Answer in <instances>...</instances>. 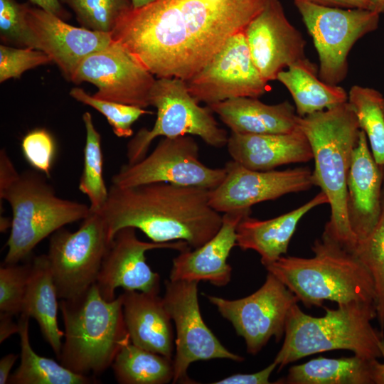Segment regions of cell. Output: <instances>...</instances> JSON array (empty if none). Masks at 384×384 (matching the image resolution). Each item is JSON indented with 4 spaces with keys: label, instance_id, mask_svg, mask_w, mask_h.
Instances as JSON below:
<instances>
[{
    "label": "cell",
    "instance_id": "4316f807",
    "mask_svg": "<svg viewBox=\"0 0 384 384\" xmlns=\"http://www.w3.org/2000/svg\"><path fill=\"white\" fill-rule=\"evenodd\" d=\"M318 68L306 58L282 70L277 77L290 92L297 115L305 117L348 102V94L317 77Z\"/></svg>",
    "mask_w": 384,
    "mask_h": 384
},
{
    "label": "cell",
    "instance_id": "b9f144b4",
    "mask_svg": "<svg viewBox=\"0 0 384 384\" xmlns=\"http://www.w3.org/2000/svg\"><path fill=\"white\" fill-rule=\"evenodd\" d=\"M38 8L51 13L62 19L68 18L70 14L61 5L60 0H29Z\"/></svg>",
    "mask_w": 384,
    "mask_h": 384
},
{
    "label": "cell",
    "instance_id": "836d02e7",
    "mask_svg": "<svg viewBox=\"0 0 384 384\" xmlns=\"http://www.w3.org/2000/svg\"><path fill=\"white\" fill-rule=\"evenodd\" d=\"M70 6L81 27L111 33L132 8V0H60Z\"/></svg>",
    "mask_w": 384,
    "mask_h": 384
},
{
    "label": "cell",
    "instance_id": "1f68e13d",
    "mask_svg": "<svg viewBox=\"0 0 384 384\" xmlns=\"http://www.w3.org/2000/svg\"><path fill=\"white\" fill-rule=\"evenodd\" d=\"M82 121L86 137L83 151V168L78 188L88 198L90 210H99L105 203L109 193L102 173L101 136L94 125L90 112L83 114Z\"/></svg>",
    "mask_w": 384,
    "mask_h": 384
},
{
    "label": "cell",
    "instance_id": "7bdbcfd3",
    "mask_svg": "<svg viewBox=\"0 0 384 384\" xmlns=\"http://www.w3.org/2000/svg\"><path fill=\"white\" fill-rule=\"evenodd\" d=\"M14 315L6 313H0V343H3L14 334H18V323L13 321Z\"/></svg>",
    "mask_w": 384,
    "mask_h": 384
},
{
    "label": "cell",
    "instance_id": "277c9868",
    "mask_svg": "<svg viewBox=\"0 0 384 384\" xmlns=\"http://www.w3.org/2000/svg\"><path fill=\"white\" fill-rule=\"evenodd\" d=\"M36 170L18 173L5 149L0 151V199L11 208L4 264L26 259L35 247L65 225L85 219L90 206L60 198Z\"/></svg>",
    "mask_w": 384,
    "mask_h": 384
},
{
    "label": "cell",
    "instance_id": "ffe728a7",
    "mask_svg": "<svg viewBox=\"0 0 384 384\" xmlns=\"http://www.w3.org/2000/svg\"><path fill=\"white\" fill-rule=\"evenodd\" d=\"M384 172L375 162L366 133L361 129L347 178L346 208L357 244L376 225L381 213Z\"/></svg>",
    "mask_w": 384,
    "mask_h": 384
},
{
    "label": "cell",
    "instance_id": "f1b7e54d",
    "mask_svg": "<svg viewBox=\"0 0 384 384\" xmlns=\"http://www.w3.org/2000/svg\"><path fill=\"white\" fill-rule=\"evenodd\" d=\"M28 317L21 315L18 320L21 362L10 375L9 384H90L97 380L73 372L53 359L36 353L30 343Z\"/></svg>",
    "mask_w": 384,
    "mask_h": 384
},
{
    "label": "cell",
    "instance_id": "9c48e42d",
    "mask_svg": "<svg viewBox=\"0 0 384 384\" xmlns=\"http://www.w3.org/2000/svg\"><path fill=\"white\" fill-rule=\"evenodd\" d=\"M110 243L99 210H90L77 230L62 228L50 235L46 256L60 299L75 298L96 283Z\"/></svg>",
    "mask_w": 384,
    "mask_h": 384
},
{
    "label": "cell",
    "instance_id": "e575fe53",
    "mask_svg": "<svg viewBox=\"0 0 384 384\" xmlns=\"http://www.w3.org/2000/svg\"><path fill=\"white\" fill-rule=\"evenodd\" d=\"M69 94L75 100L102 114L118 137L132 136V124L142 115L151 113L144 108L96 98L80 87H73Z\"/></svg>",
    "mask_w": 384,
    "mask_h": 384
},
{
    "label": "cell",
    "instance_id": "d6a6232c",
    "mask_svg": "<svg viewBox=\"0 0 384 384\" xmlns=\"http://www.w3.org/2000/svg\"><path fill=\"white\" fill-rule=\"evenodd\" d=\"M370 273L376 293V310L380 330L384 331V184L381 213L371 233L358 242L353 252Z\"/></svg>",
    "mask_w": 384,
    "mask_h": 384
},
{
    "label": "cell",
    "instance_id": "9a60e30c",
    "mask_svg": "<svg viewBox=\"0 0 384 384\" xmlns=\"http://www.w3.org/2000/svg\"><path fill=\"white\" fill-rule=\"evenodd\" d=\"M151 73L121 43L112 41L85 57L72 82H90L97 87L96 98L142 108L150 105L156 81Z\"/></svg>",
    "mask_w": 384,
    "mask_h": 384
},
{
    "label": "cell",
    "instance_id": "d4e9b609",
    "mask_svg": "<svg viewBox=\"0 0 384 384\" xmlns=\"http://www.w3.org/2000/svg\"><path fill=\"white\" fill-rule=\"evenodd\" d=\"M208 106L235 134H283L299 128L295 107L288 101L267 105L258 98L243 97Z\"/></svg>",
    "mask_w": 384,
    "mask_h": 384
},
{
    "label": "cell",
    "instance_id": "cb8c5ba5",
    "mask_svg": "<svg viewBox=\"0 0 384 384\" xmlns=\"http://www.w3.org/2000/svg\"><path fill=\"white\" fill-rule=\"evenodd\" d=\"M325 203H329V199L321 191L302 206L272 219L262 220L245 215L237 226L236 246L242 250L256 251L265 267L287 253L301 218L314 208Z\"/></svg>",
    "mask_w": 384,
    "mask_h": 384
},
{
    "label": "cell",
    "instance_id": "7402d4cb",
    "mask_svg": "<svg viewBox=\"0 0 384 384\" xmlns=\"http://www.w3.org/2000/svg\"><path fill=\"white\" fill-rule=\"evenodd\" d=\"M233 160L257 171L313 159L310 143L299 129L283 134H240L231 132L226 145Z\"/></svg>",
    "mask_w": 384,
    "mask_h": 384
},
{
    "label": "cell",
    "instance_id": "f35d334b",
    "mask_svg": "<svg viewBox=\"0 0 384 384\" xmlns=\"http://www.w3.org/2000/svg\"><path fill=\"white\" fill-rule=\"evenodd\" d=\"M25 159L47 178L50 177L56 146L51 134L44 129H36L25 135L21 142Z\"/></svg>",
    "mask_w": 384,
    "mask_h": 384
},
{
    "label": "cell",
    "instance_id": "7a4b0ae2",
    "mask_svg": "<svg viewBox=\"0 0 384 384\" xmlns=\"http://www.w3.org/2000/svg\"><path fill=\"white\" fill-rule=\"evenodd\" d=\"M210 191L168 183L127 187L111 184L99 211L110 242L118 230L132 227L155 242L183 240L197 248L222 225L223 215L209 203Z\"/></svg>",
    "mask_w": 384,
    "mask_h": 384
},
{
    "label": "cell",
    "instance_id": "7dc6e473",
    "mask_svg": "<svg viewBox=\"0 0 384 384\" xmlns=\"http://www.w3.org/2000/svg\"><path fill=\"white\" fill-rule=\"evenodd\" d=\"M155 0H132L133 8L138 9L153 2Z\"/></svg>",
    "mask_w": 384,
    "mask_h": 384
},
{
    "label": "cell",
    "instance_id": "3957f363",
    "mask_svg": "<svg viewBox=\"0 0 384 384\" xmlns=\"http://www.w3.org/2000/svg\"><path fill=\"white\" fill-rule=\"evenodd\" d=\"M299 128L307 137L313 152L314 186L329 199V220L324 232L351 252L357 240L348 221L347 178L360 125L348 102L305 117H297Z\"/></svg>",
    "mask_w": 384,
    "mask_h": 384
},
{
    "label": "cell",
    "instance_id": "8992f818",
    "mask_svg": "<svg viewBox=\"0 0 384 384\" xmlns=\"http://www.w3.org/2000/svg\"><path fill=\"white\" fill-rule=\"evenodd\" d=\"M325 315L305 314L294 304L287 316L283 344L274 358L279 370L308 356L332 350H348L373 360L382 357L378 342L383 331L374 329L377 318L373 303L351 301L338 304L335 309L323 306Z\"/></svg>",
    "mask_w": 384,
    "mask_h": 384
},
{
    "label": "cell",
    "instance_id": "ac0fdd59",
    "mask_svg": "<svg viewBox=\"0 0 384 384\" xmlns=\"http://www.w3.org/2000/svg\"><path fill=\"white\" fill-rule=\"evenodd\" d=\"M244 32L254 64L267 82L306 58V41L287 19L279 0H268Z\"/></svg>",
    "mask_w": 384,
    "mask_h": 384
},
{
    "label": "cell",
    "instance_id": "ab89813d",
    "mask_svg": "<svg viewBox=\"0 0 384 384\" xmlns=\"http://www.w3.org/2000/svg\"><path fill=\"white\" fill-rule=\"evenodd\" d=\"M277 364L273 361L265 368L253 373H237L213 382L215 384H269L270 377Z\"/></svg>",
    "mask_w": 384,
    "mask_h": 384
},
{
    "label": "cell",
    "instance_id": "603a6c76",
    "mask_svg": "<svg viewBox=\"0 0 384 384\" xmlns=\"http://www.w3.org/2000/svg\"><path fill=\"white\" fill-rule=\"evenodd\" d=\"M120 297L132 343L172 359V319L163 298L139 291H124Z\"/></svg>",
    "mask_w": 384,
    "mask_h": 384
},
{
    "label": "cell",
    "instance_id": "d590c367",
    "mask_svg": "<svg viewBox=\"0 0 384 384\" xmlns=\"http://www.w3.org/2000/svg\"><path fill=\"white\" fill-rule=\"evenodd\" d=\"M28 4L0 0V38L4 44L38 50V43L27 19Z\"/></svg>",
    "mask_w": 384,
    "mask_h": 384
},
{
    "label": "cell",
    "instance_id": "681fc988",
    "mask_svg": "<svg viewBox=\"0 0 384 384\" xmlns=\"http://www.w3.org/2000/svg\"><path fill=\"white\" fill-rule=\"evenodd\" d=\"M383 112H384V98H383Z\"/></svg>",
    "mask_w": 384,
    "mask_h": 384
},
{
    "label": "cell",
    "instance_id": "f6af8a7d",
    "mask_svg": "<svg viewBox=\"0 0 384 384\" xmlns=\"http://www.w3.org/2000/svg\"><path fill=\"white\" fill-rule=\"evenodd\" d=\"M378 347L384 361V338L378 342ZM373 377L374 384H384V361L380 363L378 359L373 361Z\"/></svg>",
    "mask_w": 384,
    "mask_h": 384
},
{
    "label": "cell",
    "instance_id": "8d00e7d4",
    "mask_svg": "<svg viewBox=\"0 0 384 384\" xmlns=\"http://www.w3.org/2000/svg\"><path fill=\"white\" fill-rule=\"evenodd\" d=\"M31 269V261L23 265L4 264L0 267V311L21 314Z\"/></svg>",
    "mask_w": 384,
    "mask_h": 384
},
{
    "label": "cell",
    "instance_id": "4fadbf2b",
    "mask_svg": "<svg viewBox=\"0 0 384 384\" xmlns=\"http://www.w3.org/2000/svg\"><path fill=\"white\" fill-rule=\"evenodd\" d=\"M162 298L176 332L173 383H189L187 370L195 361L244 360L222 345L205 324L200 311L197 282L166 280Z\"/></svg>",
    "mask_w": 384,
    "mask_h": 384
},
{
    "label": "cell",
    "instance_id": "52a82bcc",
    "mask_svg": "<svg viewBox=\"0 0 384 384\" xmlns=\"http://www.w3.org/2000/svg\"><path fill=\"white\" fill-rule=\"evenodd\" d=\"M59 308L65 329L60 363L87 376L105 371L130 341L120 295L107 301L94 284L75 298L60 299Z\"/></svg>",
    "mask_w": 384,
    "mask_h": 384
},
{
    "label": "cell",
    "instance_id": "44dd1931",
    "mask_svg": "<svg viewBox=\"0 0 384 384\" xmlns=\"http://www.w3.org/2000/svg\"><path fill=\"white\" fill-rule=\"evenodd\" d=\"M250 213V209L225 213L221 227L212 238L197 248L180 252L173 260L169 279L205 281L218 287L228 284L232 275L228 257L236 246L237 226Z\"/></svg>",
    "mask_w": 384,
    "mask_h": 384
},
{
    "label": "cell",
    "instance_id": "83f0119b",
    "mask_svg": "<svg viewBox=\"0 0 384 384\" xmlns=\"http://www.w3.org/2000/svg\"><path fill=\"white\" fill-rule=\"evenodd\" d=\"M374 360L356 355L339 358L319 357L291 366L287 376L274 383L374 384Z\"/></svg>",
    "mask_w": 384,
    "mask_h": 384
},
{
    "label": "cell",
    "instance_id": "5b68a950",
    "mask_svg": "<svg viewBox=\"0 0 384 384\" xmlns=\"http://www.w3.org/2000/svg\"><path fill=\"white\" fill-rule=\"evenodd\" d=\"M314 257L282 256L265 266L306 306L358 301L376 305L373 277L353 252L324 233L314 241Z\"/></svg>",
    "mask_w": 384,
    "mask_h": 384
},
{
    "label": "cell",
    "instance_id": "74e56055",
    "mask_svg": "<svg viewBox=\"0 0 384 384\" xmlns=\"http://www.w3.org/2000/svg\"><path fill=\"white\" fill-rule=\"evenodd\" d=\"M51 62V58L42 50L1 44L0 82L19 78L25 71Z\"/></svg>",
    "mask_w": 384,
    "mask_h": 384
},
{
    "label": "cell",
    "instance_id": "484cf974",
    "mask_svg": "<svg viewBox=\"0 0 384 384\" xmlns=\"http://www.w3.org/2000/svg\"><path fill=\"white\" fill-rule=\"evenodd\" d=\"M58 292L46 254L33 257L21 315L34 319L57 357L64 333L58 323Z\"/></svg>",
    "mask_w": 384,
    "mask_h": 384
},
{
    "label": "cell",
    "instance_id": "bcb514c9",
    "mask_svg": "<svg viewBox=\"0 0 384 384\" xmlns=\"http://www.w3.org/2000/svg\"><path fill=\"white\" fill-rule=\"evenodd\" d=\"M371 10L378 14L384 13V0H368Z\"/></svg>",
    "mask_w": 384,
    "mask_h": 384
},
{
    "label": "cell",
    "instance_id": "ee69618b",
    "mask_svg": "<svg viewBox=\"0 0 384 384\" xmlns=\"http://www.w3.org/2000/svg\"><path fill=\"white\" fill-rule=\"evenodd\" d=\"M18 355L9 353L0 361V384L8 383L10 371L18 358Z\"/></svg>",
    "mask_w": 384,
    "mask_h": 384
},
{
    "label": "cell",
    "instance_id": "2e32d148",
    "mask_svg": "<svg viewBox=\"0 0 384 384\" xmlns=\"http://www.w3.org/2000/svg\"><path fill=\"white\" fill-rule=\"evenodd\" d=\"M223 181L210 191L209 203L219 213L250 209L259 203L310 189L312 171L297 167L282 171H257L232 160L225 165Z\"/></svg>",
    "mask_w": 384,
    "mask_h": 384
},
{
    "label": "cell",
    "instance_id": "60d3db41",
    "mask_svg": "<svg viewBox=\"0 0 384 384\" xmlns=\"http://www.w3.org/2000/svg\"><path fill=\"white\" fill-rule=\"evenodd\" d=\"M317 5L344 9H369L368 0H302Z\"/></svg>",
    "mask_w": 384,
    "mask_h": 384
},
{
    "label": "cell",
    "instance_id": "d6986e66",
    "mask_svg": "<svg viewBox=\"0 0 384 384\" xmlns=\"http://www.w3.org/2000/svg\"><path fill=\"white\" fill-rule=\"evenodd\" d=\"M26 19L38 43V50L48 54L70 82L85 57L112 41L110 33L73 26L58 16L29 4Z\"/></svg>",
    "mask_w": 384,
    "mask_h": 384
},
{
    "label": "cell",
    "instance_id": "7c38bea8",
    "mask_svg": "<svg viewBox=\"0 0 384 384\" xmlns=\"http://www.w3.org/2000/svg\"><path fill=\"white\" fill-rule=\"evenodd\" d=\"M267 272L262 286L242 299L206 295L244 338L247 351L252 355L258 353L272 336L276 342L282 339L289 312L299 302L284 283Z\"/></svg>",
    "mask_w": 384,
    "mask_h": 384
},
{
    "label": "cell",
    "instance_id": "4dcf8cb0",
    "mask_svg": "<svg viewBox=\"0 0 384 384\" xmlns=\"http://www.w3.org/2000/svg\"><path fill=\"white\" fill-rule=\"evenodd\" d=\"M383 97L378 90L353 85L348 102L358 119L360 128L366 134L373 156L384 172V112Z\"/></svg>",
    "mask_w": 384,
    "mask_h": 384
},
{
    "label": "cell",
    "instance_id": "ba28073f",
    "mask_svg": "<svg viewBox=\"0 0 384 384\" xmlns=\"http://www.w3.org/2000/svg\"><path fill=\"white\" fill-rule=\"evenodd\" d=\"M150 105L156 109L155 123L151 129H139L128 143V164L143 159L151 142L159 137L193 135L213 147L227 145V131L220 127L208 105L200 106L191 96L185 80L157 78L151 92Z\"/></svg>",
    "mask_w": 384,
    "mask_h": 384
},
{
    "label": "cell",
    "instance_id": "c3c4849f",
    "mask_svg": "<svg viewBox=\"0 0 384 384\" xmlns=\"http://www.w3.org/2000/svg\"><path fill=\"white\" fill-rule=\"evenodd\" d=\"M11 226V221L9 222L8 218L1 217V232H5Z\"/></svg>",
    "mask_w": 384,
    "mask_h": 384
},
{
    "label": "cell",
    "instance_id": "30bf717a",
    "mask_svg": "<svg viewBox=\"0 0 384 384\" xmlns=\"http://www.w3.org/2000/svg\"><path fill=\"white\" fill-rule=\"evenodd\" d=\"M318 53L319 78L337 85L346 77L348 55L356 42L377 29L380 14L294 0Z\"/></svg>",
    "mask_w": 384,
    "mask_h": 384
},
{
    "label": "cell",
    "instance_id": "8fae6325",
    "mask_svg": "<svg viewBox=\"0 0 384 384\" xmlns=\"http://www.w3.org/2000/svg\"><path fill=\"white\" fill-rule=\"evenodd\" d=\"M226 170L211 168L199 159V146L191 135L164 137L154 149L134 164L123 165L112 184L127 187L152 183L213 190L224 179Z\"/></svg>",
    "mask_w": 384,
    "mask_h": 384
},
{
    "label": "cell",
    "instance_id": "e0dca14e",
    "mask_svg": "<svg viewBox=\"0 0 384 384\" xmlns=\"http://www.w3.org/2000/svg\"><path fill=\"white\" fill-rule=\"evenodd\" d=\"M191 248L183 240L169 242L140 240L136 228H124L111 240L104 257L96 284L107 301L116 298L115 290L159 293L160 277L146 263V252L154 249H172L179 252Z\"/></svg>",
    "mask_w": 384,
    "mask_h": 384
},
{
    "label": "cell",
    "instance_id": "6da1fadb",
    "mask_svg": "<svg viewBox=\"0 0 384 384\" xmlns=\"http://www.w3.org/2000/svg\"><path fill=\"white\" fill-rule=\"evenodd\" d=\"M268 0H155L132 8L111 33L157 78L188 80Z\"/></svg>",
    "mask_w": 384,
    "mask_h": 384
},
{
    "label": "cell",
    "instance_id": "5bb4252c",
    "mask_svg": "<svg viewBox=\"0 0 384 384\" xmlns=\"http://www.w3.org/2000/svg\"><path fill=\"white\" fill-rule=\"evenodd\" d=\"M186 83L191 96L206 105L235 97L259 98L268 87L252 59L244 31L231 36Z\"/></svg>",
    "mask_w": 384,
    "mask_h": 384
},
{
    "label": "cell",
    "instance_id": "f546056e",
    "mask_svg": "<svg viewBox=\"0 0 384 384\" xmlns=\"http://www.w3.org/2000/svg\"><path fill=\"white\" fill-rule=\"evenodd\" d=\"M121 384H165L173 380V359L127 342L111 366Z\"/></svg>",
    "mask_w": 384,
    "mask_h": 384
}]
</instances>
